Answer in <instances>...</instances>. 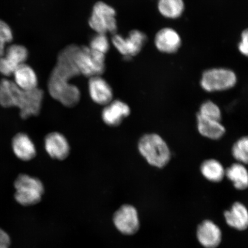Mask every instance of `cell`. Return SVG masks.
<instances>
[{
	"mask_svg": "<svg viewBox=\"0 0 248 248\" xmlns=\"http://www.w3.org/2000/svg\"><path fill=\"white\" fill-rule=\"evenodd\" d=\"M77 47V45H71L60 51L48 82L49 94L67 108L77 106L81 97L78 88L70 82L73 78L80 75L74 60Z\"/></svg>",
	"mask_w": 248,
	"mask_h": 248,
	"instance_id": "cell-1",
	"label": "cell"
},
{
	"mask_svg": "<svg viewBox=\"0 0 248 248\" xmlns=\"http://www.w3.org/2000/svg\"><path fill=\"white\" fill-rule=\"evenodd\" d=\"M44 92L36 88L24 91L7 79L0 81V105L4 108H19L23 119L38 116L42 109Z\"/></svg>",
	"mask_w": 248,
	"mask_h": 248,
	"instance_id": "cell-2",
	"label": "cell"
},
{
	"mask_svg": "<svg viewBox=\"0 0 248 248\" xmlns=\"http://www.w3.org/2000/svg\"><path fill=\"white\" fill-rule=\"evenodd\" d=\"M138 149L142 156L151 166L159 169L166 166L171 157L167 142L156 133L142 136L139 141Z\"/></svg>",
	"mask_w": 248,
	"mask_h": 248,
	"instance_id": "cell-3",
	"label": "cell"
},
{
	"mask_svg": "<svg viewBox=\"0 0 248 248\" xmlns=\"http://www.w3.org/2000/svg\"><path fill=\"white\" fill-rule=\"evenodd\" d=\"M15 198L21 205L32 206L42 200L45 187L39 179L27 174H20L16 179Z\"/></svg>",
	"mask_w": 248,
	"mask_h": 248,
	"instance_id": "cell-4",
	"label": "cell"
},
{
	"mask_svg": "<svg viewBox=\"0 0 248 248\" xmlns=\"http://www.w3.org/2000/svg\"><path fill=\"white\" fill-rule=\"evenodd\" d=\"M74 60L80 74L86 77L101 76L106 69L105 55L89 46H78Z\"/></svg>",
	"mask_w": 248,
	"mask_h": 248,
	"instance_id": "cell-5",
	"label": "cell"
},
{
	"mask_svg": "<svg viewBox=\"0 0 248 248\" xmlns=\"http://www.w3.org/2000/svg\"><path fill=\"white\" fill-rule=\"evenodd\" d=\"M115 9L104 2L99 1L93 7L89 26L97 33L116 34L117 25Z\"/></svg>",
	"mask_w": 248,
	"mask_h": 248,
	"instance_id": "cell-6",
	"label": "cell"
},
{
	"mask_svg": "<svg viewBox=\"0 0 248 248\" xmlns=\"http://www.w3.org/2000/svg\"><path fill=\"white\" fill-rule=\"evenodd\" d=\"M236 82L237 77L233 71L219 68L204 72L201 85L204 91L213 92L230 89L236 84Z\"/></svg>",
	"mask_w": 248,
	"mask_h": 248,
	"instance_id": "cell-7",
	"label": "cell"
},
{
	"mask_svg": "<svg viewBox=\"0 0 248 248\" xmlns=\"http://www.w3.org/2000/svg\"><path fill=\"white\" fill-rule=\"evenodd\" d=\"M147 41V36L141 31L133 30L126 38L114 34L111 42L117 51L126 58H131L139 54Z\"/></svg>",
	"mask_w": 248,
	"mask_h": 248,
	"instance_id": "cell-8",
	"label": "cell"
},
{
	"mask_svg": "<svg viewBox=\"0 0 248 248\" xmlns=\"http://www.w3.org/2000/svg\"><path fill=\"white\" fill-rule=\"evenodd\" d=\"M113 221L117 230L125 235H133L140 228L137 210L131 204H124L113 216Z\"/></svg>",
	"mask_w": 248,
	"mask_h": 248,
	"instance_id": "cell-9",
	"label": "cell"
},
{
	"mask_svg": "<svg viewBox=\"0 0 248 248\" xmlns=\"http://www.w3.org/2000/svg\"><path fill=\"white\" fill-rule=\"evenodd\" d=\"M29 57V51L23 46L11 45L5 49L4 55L0 57V73L6 77L14 75L20 65L25 63Z\"/></svg>",
	"mask_w": 248,
	"mask_h": 248,
	"instance_id": "cell-10",
	"label": "cell"
},
{
	"mask_svg": "<svg viewBox=\"0 0 248 248\" xmlns=\"http://www.w3.org/2000/svg\"><path fill=\"white\" fill-rule=\"evenodd\" d=\"M45 147L49 156L55 160H65L70 153L69 141L63 135L57 132L49 133L46 136Z\"/></svg>",
	"mask_w": 248,
	"mask_h": 248,
	"instance_id": "cell-11",
	"label": "cell"
},
{
	"mask_svg": "<svg viewBox=\"0 0 248 248\" xmlns=\"http://www.w3.org/2000/svg\"><path fill=\"white\" fill-rule=\"evenodd\" d=\"M131 114L128 105L121 100H114L105 106L102 111V119L107 125L116 127L122 124Z\"/></svg>",
	"mask_w": 248,
	"mask_h": 248,
	"instance_id": "cell-12",
	"label": "cell"
},
{
	"mask_svg": "<svg viewBox=\"0 0 248 248\" xmlns=\"http://www.w3.org/2000/svg\"><path fill=\"white\" fill-rule=\"evenodd\" d=\"M197 236L198 241L203 247L216 248L221 243L222 232L213 221L204 220L198 226Z\"/></svg>",
	"mask_w": 248,
	"mask_h": 248,
	"instance_id": "cell-13",
	"label": "cell"
},
{
	"mask_svg": "<svg viewBox=\"0 0 248 248\" xmlns=\"http://www.w3.org/2000/svg\"><path fill=\"white\" fill-rule=\"evenodd\" d=\"M89 91L92 100L96 104L106 106L113 101L112 89L101 76L90 78Z\"/></svg>",
	"mask_w": 248,
	"mask_h": 248,
	"instance_id": "cell-14",
	"label": "cell"
},
{
	"mask_svg": "<svg viewBox=\"0 0 248 248\" xmlns=\"http://www.w3.org/2000/svg\"><path fill=\"white\" fill-rule=\"evenodd\" d=\"M155 43L158 50L164 53H175L181 46V39L174 30L165 28L157 33Z\"/></svg>",
	"mask_w": 248,
	"mask_h": 248,
	"instance_id": "cell-15",
	"label": "cell"
},
{
	"mask_svg": "<svg viewBox=\"0 0 248 248\" xmlns=\"http://www.w3.org/2000/svg\"><path fill=\"white\" fill-rule=\"evenodd\" d=\"M12 147L16 156L21 160L30 161L36 156L35 145L26 133H17L12 140Z\"/></svg>",
	"mask_w": 248,
	"mask_h": 248,
	"instance_id": "cell-16",
	"label": "cell"
},
{
	"mask_svg": "<svg viewBox=\"0 0 248 248\" xmlns=\"http://www.w3.org/2000/svg\"><path fill=\"white\" fill-rule=\"evenodd\" d=\"M226 222L231 227L238 231H245L248 228V210L244 204L236 202L230 210L225 211Z\"/></svg>",
	"mask_w": 248,
	"mask_h": 248,
	"instance_id": "cell-17",
	"label": "cell"
},
{
	"mask_svg": "<svg viewBox=\"0 0 248 248\" xmlns=\"http://www.w3.org/2000/svg\"><path fill=\"white\" fill-rule=\"evenodd\" d=\"M15 83L24 91L38 88V81L35 71L26 63L20 65L14 74Z\"/></svg>",
	"mask_w": 248,
	"mask_h": 248,
	"instance_id": "cell-18",
	"label": "cell"
},
{
	"mask_svg": "<svg viewBox=\"0 0 248 248\" xmlns=\"http://www.w3.org/2000/svg\"><path fill=\"white\" fill-rule=\"evenodd\" d=\"M197 119L198 132L203 137L217 140L225 134L226 129L221 122L204 119L198 114Z\"/></svg>",
	"mask_w": 248,
	"mask_h": 248,
	"instance_id": "cell-19",
	"label": "cell"
},
{
	"mask_svg": "<svg viewBox=\"0 0 248 248\" xmlns=\"http://www.w3.org/2000/svg\"><path fill=\"white\" fill-rule=\"evenodd\" d=\"M225 176L238 190L248 188V170L246 165L235 163L225 170Z\"/></svg>",
	"mask_w": 248,
	"mask_h": 248,
	"instance_id": "cell-20",
	"label": "cell"
},
{
	"mask_svg": "<svg viewBox=\"0 0 248 248\" xmlns=\"http://www.w3.org/2000/svg\"><path fill=\"white\" fill-rule=\"evenodd\" d=\"M200 170L203 177L210 182H221L225 176V169L218 160L210 159L202 163Z\"/></svg>",
	"mask_w": 248,
	"mask_h": 248,
	"instance_id": "cell-21",
	"label": "cell"
},
{
	"mask_svg": "<svg viewBox=\"0 0 248 248\" xmlns=\"http://www.w3.org/2000/svg\"><path fill=\"white\" fill-rule=\"evenodd\" d=\"M185 5L183 0H159L158 9L164 17L176 18L182 15Z\"/></svg>",
	"mask_w": 248,
	"mask_h": 248,
	"instance_id": "cell-22",
	"label": "cell"
},
{
	"mask_svg": "<svg viewBox=\"0 0 248 248\" xmlns=\"http://www.w3.org/2000/svg\"><path fill=\"white\" fill-rule=\"evenodd\" d=\"M232 154L238 163L248 165V135L243 136L234 142Z\"/></svg>",
	"mask_w": 248,
	"mask_h": 248,
	"instance_id": "cell-23",
	"label": "cell"
},
{
	"mask_svg": "<svg viewBox=\"0 0 248 248\" xmlns=\"http://www.w3.org/2000/svg\"><path fill=\"white\" fill-rule=\"evenodd\" d=\"M198 115L204 119L221 122L222 113L218 105L213 101H207L202 104Z\"/></svg>",
	"mask_w": 248,
	"mask_h": 248,
	"instance_id": "cell-24",
	"label": "cell"
},
{
	"mask_svg": "<svg viewBox=\"0 0 248 248\" xmlns=\"http://www.w3.org/2000/svg\"><path fill=\"white\" fill-rule=\"evenodd\" d=\"M89 47L93 50L105 55L109 50V41L106 35L97 33L92 38L90 43Z\"/></svg>",
	"mask_w": 248,
	"mask_h": 248,
	"instance_id": "cell-25",
	"label": "cell"
},
{
	"mask_svg": "<svg viewBox=\"0 0 248 248\" xmlns=\"http://www.w3.org/2000/svg\"><path fill=\"white\" fill-rule=\"evenodd\" d=\"M13 40V34L10 27L0 19V57L4 55L5 51V46Z\"/></svg>",
	"mask_w": 248,
	"mask_h": 248,
	"instance_id": "cell-26",
	"label": "cell"
},
{
	"mask_svg": "<svg viewBox=\"0 0 248 248\" xmlns=\"http://www.w3.org/2000/svg\"><path fill=\"white\" fill-rule=\"evenodd\" d=\"M238 49L242 54L248 57V29L241 34V40L238 45Z\"/></svg>",
	"mask_w": 248,
	"mask_h": 248,
	"instance_id": "cell-27",
	"label": "cell"
},
{
	"mask_svg": "<svg viewBox=\"0 0 248 248\" xmlns=\"http://www.w3.org/2000/svg\"><path fill=\"white\" fill-rule=\"evenodd\" d=\"M10 244V237L7 232L0 228V248H9Z\"/></svg>",
	"mask_w": 248,
	"mask_h": 248,
	"instance_id": "cell-28",
	"label": "cell"
}]
</instances>
